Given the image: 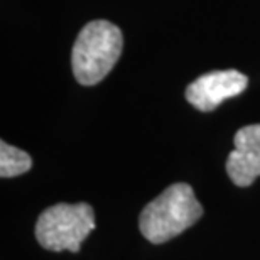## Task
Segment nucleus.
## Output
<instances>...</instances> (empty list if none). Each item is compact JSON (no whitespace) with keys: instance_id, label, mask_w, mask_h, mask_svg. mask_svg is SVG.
<instances>
[{"instance_id":"obj_2","label":"nucleus","mask_w":260,"mask_h":260,"mask_svg":"<svg viewBox=\"0 0 260 260\" xmlns=\"http://www.w3.org/2000/svg\"><path fill=\"white\" fill-rule=\"evenodd\" d=\"M123 36L108 20H93L80 30L73 46L71 64L78 83L93 86L100 83L122 54Z\"/></svg>"},{"instance_id":"obj_3","label":"nucleus","mask_w":260,"mask_h":260,"mask_svg":"<svg viewBox=\"0 0 260 260\" xmlns=\"http://www.w3.org/2000/svg\"><path fill=\"white\" fill-rule=\"evenodd\" d=\"M93 228L95 213L88 203H58L41 213L34 232L39 245L46 250L76 253Z\"/></svg>"},{"instance_id":"obj_6","label":"nucleus","mask_w":260,"mask_h":260,"mask_svg":"<svg viewBox=\"0 0 260 260\" xmlns=\"http://www.w3.org/2000/svg\"><path fill=\"white\" fill-rule=\"evenodd\" d=\"M32 168V159L27 152L20 150L7 142H0V176L14 178L20 176Z\"/></svg>"},{"instance_id":"obj_1","label":"nucleus","mask_w":260,"mask_h":260,"mask_svg":"<svg viewBox=\"0 0 260 260\" xmlns=\"http://www.w3.org/2000/svg\"><path fill=\"white\" fill-rule=\"evenodd\" d=\"M203 215L189 184L176 183L166 188L144 208L139 216V228L145 240L160 245L193 226Z\"/></svg>"},{"instance_id":"obj_4","label":"nucleus","mask_w":260,"mask_h":260,"mask_svg":"<svg viewBox=\"0 0 260 260\" xmlns=\"http://www.w3.org/2000/svg\"><path fill=\"white\" fill-rule=\"evenodd\" d=\"M248 85V78L237 70L206 73L188 85L186 100L201 112H213L228 98L238 96Z\"/></svg>"},{"instance_id":"obj_5","label":"nucleus","mask_w":260,"mask_h":260,"mask_svg":"<svg viewBox=\"0 0 260 260\" xmlns=\"http://www.w3.org/2000/svg\"><path fill=\"white\" fill-rule=\"evenodd\" d=\"M233 142L235 149L228 154L226 173L233 184L247 188L260 176V123L240 128Z\"/></svg>"}]
</instances>
